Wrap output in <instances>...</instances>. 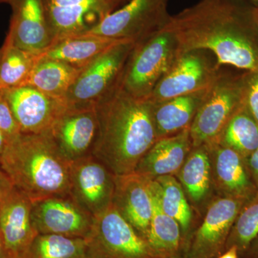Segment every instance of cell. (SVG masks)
I'll use <instances>...</instances> for the list:
<instances>
[{"mask_svg":"<svg viewBox=\"0 0 258 258\" xmlns=\"http://www.w3.org/2000/svg\"><path fill=\"white\" fill-rule=\"evenodd\" d=\"M169 0H129L86 35L137 42L165 28Z\"/></svg>","mask_w":258,"mask_h":258,"instance_id":"cell-8","label":"cell"},{"mask_svg":"<svg viewBox=\"0 0 258 258\" xmlns=\"http://www.w3.org/2000/svg\"><path fill=\"white\" fill-rule=\"evenodd\" d=\"M208 88L153 103V120L157 140L190 128Z\"/></svg>","mask_w":258,"mask_h":258,"instance_id":"cell-22","label":"cell"},{"mask_svg":"<svg viewBox=\"0 0 258 258\" xmlns=\"http://www.w3.org/2000/svg\"><path fill=\"white\" fill-rule=\"evenodd\" d=\"M0 258H11L9 254H8L6 248H5V246L4 243H3L1 236H0Z\"/></svg>","mask_w":258,"mask_h":258,"instance_id":"cell-38","label":"cell"},{"mask_svg":"<svg viewBox=\"0 0 258 258\" xmlns=\"http://www.w3.org/2000/svg\"><path fill=\"white\" fill-rule=\"evenodd\" d=\"M180 52L176 35L166 26L135 42L125 64L120 89L136 98H149Z\"/></svg>","mask_w":258,"mask_h":258,"instance_id":"cell-5","label":"cell"},{"mask_svg":"<svg viewBox=\"0 0 258 258\" xmlns=\"http://www.w3.org/2000/svg\"><path fill=\"white\" fill-rule=\"evenodd\" d=\"M247 73L229 66L220 68L190 126L193 147L215 141L242 106Z\"/></svg>","mask_w":258,"mask_h":258,"instance_id":"cell-4","label":"cell"},{"mask_svg":"<svg viewBox=\"0 0 258 258\" xmlns=\"http://www.w3.org/2000/svg\"><path fill=\"white\" fill-rule=\"evenodd\" d=\"M129 0H43L52 43L88 34Z\"/></svg>","mask_w":258,"mask_h":258,"instance_id":"cell-9","label":"cell"},{"mask_svg":"<svg viewBox=\"0 0 258 258\" xmlns=\"http://www.w3.org/2000/svg\"><path fill=\"white\" fill-rule=\"evenodd\" d=\"M150 188L152 215L147 239L148 244L158 258H183L182 236L180 226L175 220L163 211L151 182Z\"/></svg>","mask_w":258,"mask_h":258,"instance_id":"cell-25","label":"cell"},{"mask_svg":"<svg viewBox=\"0 0 258 258\" xmlns=\"http://www.w3.org/2000/svg\"><path fill=\"white\" fill-rule=\"evenodd\" d=\"M70 164L47 132L20 134L0 157V166L13 186L32 202L69 195Z\"/></svg>","mask_w":258,"mask_h":258,"instance_id":"cell-3","label":"cell"},{"mask_svg":"<svg viewBox=\"0 0 258 258\" xmlns=\"http://www.w3.org/2000/svg\"><path fill=\"white\" fill-rule=\"evenodd\" d=\"M1 49L0 91L25 86L40 55L5 42Z\"/></svg>","mask_w":258,"mask_h":258,"instance_id":"cell-28","label":"cell"},{"mask_svg":"<svg viewBox=\"0 0 258 258\" xmlns=\"http://www.w3.org/2000/svg\"><path fill=\"white\" fill-rule=\"evenodd\" d=\"M81 71L61 61L40 55L25 86H32L49 96L64 100Z\"/></svg>","mask_w":258,"mask_h":258,"instance_id":"cell-26","label":"cell"},{"mask_svg":"<svg viewBox=\"0 0 258 258\" xmlns=\"http://www.w3.org/2000/svg\"><path fill=\"white\" fill-rule=\"evenodd\" d=\"M257 235L258 191L239 212L227 239L225 250L235 246L240 257Z\"/></svg>","mask_w":258,"mask_h":258,"instance_id":"cell-30","label":"cell"},{"mask_svg":"<svg viewBox=\"0 0 258 258\" xmlns=\"http://www.w3.org/2000/svg\"><path fill=\"white\" fill-rule=\"evenodd\" d=\"M47 132L70 164L93 155L98 135L96 108H67Z\"/></svg>","mask_w":258,"mask_h":258,"instance_id":"cell-13","label":"cell"},{"mask_svg":"<svg viewBox=\"0 0 258 258\" xmlns=\"http://www.w3.org/2000/svg\"><path fill=\"white\" fill-rule=\"evenodd\" d=\"M208 148L214 188L217 197L248 202L258 189L245 158L215 142Z\"/></svg>","mask_w":258,"mask_h":258,"instance_id":"cell-16","label":"cell"},{"mask_svg":"<svg viewBox=\"0 0 258 258\" xmlns=\"http://www.w3.org/2000/svg\"><path fill=\"white\" fill-rule=\"evenodd\" d=\"M86 241V258H158L113 205L94 217Z\"/></svg>","mask_w":258,"mask_h":258,"instance_id":"cell-7","label":"cell"},{"mask_svg":"<svg viewBox=\"0 0 258 258\" xmlns=\"http://www.w3.org/2000/svg\"><path fill=\"white\" fill-rule=\"evenodd\" d=\"M3 91L21 134L47 132L68 108L64 99L49 96L30 86Z\"/></svg>","mask_w":258,"mask_h":258,"instance_id":"cell-15","label":"cell"},{"mask_svg":"<svg viewBox=\"0 0 258 258\" xmlns=\"http://www.w3.org/2000/svg\"><path fill=\"white\" fill-rule=\"evenodd\" d=\"M119 40L95 35L66 37L54 42L40 57L83 70Z\"/></svg>","mask_w":258,"mask_h":258,"instance_id":"cell-23","label":"cell"},{"mask_svg":"<svg viewBox=\"0 0 258 258\" xmlns=\"http://www.w3.org/2000/svg\"><path fill=\"white\" fill-rule=\"evenodd\" d=\"M163 211L178 222L182 236L183 252L200 220L190 206L181 184L174 176H162L152 179Z\"/></svg>","mask_w":258,"mask_h":258,"instance_id":"cell-24","label":"cell"},{"mask_svg":"<svg viewBox=\"0 0 258 258\" xmlns=\"http://www.w3.org/2000/svg\"><path fill=\"white\" fill-rule=\"evenodd\" d=\"M240 1L245 3L246 4L251 5L254 8H258V0H240Z\"/></svg>","mask_w":258,"mask_h":258,"instance_id":"cell-39","label":"cell"},{"mask_svg":"<svg viewBox=\"0 0 258 258\" xmlns=\"http://www.w3.org/2000/svg\"><path fill=\"white\" fill-rule=\"evenodd\" d=\"M189 128L158 139L139 161L134 172L150 179L175 176L192 149Z\"/></svg>","mask_w":258,"mask_h":258,"instance_id":"cell-21","label":"cell"},{"mask_svg":"<svg viewBox=\"0 0 258 258\" xmlns=\"http://www.w3.org/2000/svg\"><path fill=\"white\" fill-rule=\"evenodd\" d=\"M238 250L235 246H232L230 248L226 249L223 253L220 254L217 258H239Z\"/></svg>","mask_w":258,"mask_h":258,"instance_id":"cell-36","label":"cell"},{"mask_svg":"<svg viewBox=\"0 0 258 258\" xmlns=\"http://www.w3.org/2000/svg\"><path fill=\"white\" fill-rule=\"evenodd\" d=\"M31 218L38 234L83 239L91 232L94 220L70 195L32 202Z\"/></svg>","mask_w":258,"mask_h":258,"instance_id":"cell-14","label":"cell"},{"mask_svg":"<svg viewBox=\"0 0 258 258\" xmlns=\"http://www.w3.org/2000/svg\"><path fill=\"white\" fill-rule=\"evenodd\" d=\"M98 139L93 155L115 174L133 173L157 141L149 98L131 96L118 88L96 107Z\"/></svg>","mask_w":258,"mask_h":258,"instance_id":"cell-2","label":"cell"},{"mask_svg":"<svg viewBox=\"0 0 258 258\" xmlns=\"http://www.w3.org/2000/svg\"><path fill=\"white\" fill-rule=\"evenodd\" d=\"M1 54H2V49L0 48V57H1Z\"/></svg>","mask_w":258,"mask_h":258,"instance_id":"cell-41","label":"cell"},{"mask_svg":"<svg viewBox=\"0 0 258 258\" xmlns=\"http://www.w3.org/2000/svg\"><path fill=\"white\" fill-rule=\"evenodd\" d=\"M0 132L5 136L8 143L21 134L4 93L0 91Z\"/></svg>","mask_w":258,"mask_h":258,"instance_id":"cell-31","label":"cell"},{"mask_svg":"<svg viewBox=\"0 0 258 258\" xmlns=\"http://www.w3.org/2000/svg\"><path fill=\"white\" fill-rule=\"evenodd\" d=\"M32 202L13 187L0 208V236L11 258H23L37 232L32 225Z\"/></svg>","mask_w":258,"mask_h":258,"instance_id":"cell-19","label":"cell"},{"mask_svg":"<svg viewBox=\"0 0 258 258\" xmlns=\"http://www.w3.org/2000/svg\"><path fill=\"white\" fill-rule=\"evenodd\" d=\"M221 66L205 50H191L179 55L157 83L149 99L153 103L197 92L210 87Z\"/></svg>","mask_w":258,"mask_h":258,"instance_id":"cell-10","label":"cell"},{"mask_svg":"<svg viewBox=\"0 0 258 258\" xmlns=\"http://www.w3.org/2000/svg\"><path fill=\"white\" fill-rule=\"evenodd\" d=\"M8 142L5 138V136L0 132V157L3 154L7 146H8Z\"/></svg>","mask_w":258,"mask_h":258,"instance_id":"cell-37","label":"cell"},{"mask_svg":"<svg viewBox=\"0 0 258 258\" xmlns=\"http://www.w3.org/2000/svg\"><path fill=\"white\" fill-rule=\"evenodd\" d=\"M15 0H0V4H8L12 5L14 3Z\"/></svg>","mask_w":258,"mask_h":258,"instance_id":"cell-40","label":"cell"},{"mask_svg":"<svg viewBox=\"0 0 258 258\" xmlns=\"http://www.w3.org/2000/svg\"><path fill=\"white\" fill-rule=\"evenodd\" d=\"M115 174L93 155L70 164V195L93 217L112 205Z\"/></svg>","mask_w":258,"mask_h":258,"instance_id":"cell-12","label":"cell"},{"mask_svg":"<svg viewBox=\"0 0 258 258\" xmlns=\"http://www.w3.org/2000/svg\"><path fill=\"white\" fill-rule=\"evenodd\" d=\"M5 43L41 55L52 44L43 0H15Z\"/></svg>","mask_w":258,"mask_h":258,"instance_id":"cell-17","label":"cell"},{"mask_svg":"<svg viewBox=\"0 0 258 258\" xmlns=\"http://www.w3.org/2000/svg\"><path fill=\"white\" fill-rule=\"evenodd\" d=\"M240 257L242 258H258V235L251 242L248 247Z\"/></svg>","mask_w":258,"mask_h":258,"instance_id":"cell-35","label":"cell"},{"mask_svg":"<svg viewBox=\"0 0 258 258\" xmlns=\"http://www.w3.org/2000/svg\"><path fill=\"white\" fill-rule=\"evenodd\" d=\"M135 42H115L81 71L64 97L68 108H96L120 87L125 64Z\"/></svg>","mask_w":258,"mask_h":258,"instance_id":"cell-6","label":"cell"},{"mask_svg":"<svg viewBox=\"0 0 258 258\" xmlns=\"http://www.w3.org/2000/svg\"><path fill=\"white\" fill-rule=\"evenodd\" d=\"M246 203L217 197L193 231L183 258H217L223 253L232 226Z\"/></svg>","mask_w":258,"mask_h":258,"instance_id":"cell-11","label":"cell"},{"mask_svg":"<svg viewBox=\"0 0 258 258\" xmlns=\"http://www.w3.org/2000/svg\"><path fill=\"white\" fill-rule=\"evenodd\" d=\"M13 187L14 186L10 181V178L0 166V208Z\"/></svg>","mask_w":258,"mask_h":258,"instance_id":"cell-33","label":"cell"},{"mask_svg":"<svg viewBox=\"0 0 258 258\" xmlns=\"http://www.w3.org/2000/svg\"><path fill=\"white\" fill-rule=\"evenodd\" d=\"M150 179L137 172L115 175L112 205L147 240L152 215Z\"/></svg>","mask_w":258,"mask_h":258,"instance_id":"cell-18","label":"cell"},{"mask_svg":"<svg viewBox=\"0 0 258 258\" xmlns=\"http://www.w3.org/2000/svg\"><path fill=\"white\" fill-rule=\"evenodd\" d=\"M213 142L247 159L258 147V123L242 104Z\"/></svg>","mask_w":258,"mask_h":258,"instance_id":"cell-27","label":"cell"},{"mask_svg":"<svg viewBox=\"0 0 258 258\" xmlns=\"http://www.w3.org/2000/svg\"><path fill=\"white\" fill-rule=\"evenodd\" d=\"M246 161L249 172L258 189V147L250 156L246 159Z\"/></svg>","mask_w":258,"mask_h":258,"instance_id":"cell-34","label":"cell"},{"mask_svg":"<svg viewBox=\"0 0 258 258\" xmlns=\"http://www.w3.org/2000/svg\"><path fill=\"white\" fill-rule=\"evenodd\" d=\"M23 258H86V239L37 234Z\"/></svg>","mask_w":258,"mask_h":258,"instance_id":"cell-29","label":"cell"},{"mask_svg":"<svg viewBox=\"0 0 258 258\" xmlns=\"http://www.w3.org/2000/svg\"><path fill=\"white\" fill-rule=\"evenodd\" d=\"M181 52L210 51L220 66L258 70V8L240 0H200L166 25Z\"/></svg>","mask_w":258,"mask_h":258,"instance_id":"cell-1","label":"cell"},{"mask_svg":"<svg viewBox=\"0 0 258 258\" xmlns=\"http://www.w3.org/2000/svg\"><path fill=\"white\" fill-rule=\"evenodd\" d=\"M175 177L181 184L190 206L200 220L217 198L214 188L208 148L192 147Z\"/></svg>","mask_w":258,"mask_h":258,"instance_id":"cell-20","label":"cell"},{"mask_svg":"<svg viewBox=\"0 0 258 258\" xmlns=\"http://www.w3.org/2000/svg\"><path fill=\"white\" fill-rule=\"evenodd\" d=\"M243 104L258 123V70L247 71Z\"/></svg>","mask_w":258,"mask_h":258,"instance_id":"cell-32","label":"cell"}]
</instances>
